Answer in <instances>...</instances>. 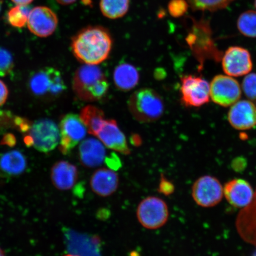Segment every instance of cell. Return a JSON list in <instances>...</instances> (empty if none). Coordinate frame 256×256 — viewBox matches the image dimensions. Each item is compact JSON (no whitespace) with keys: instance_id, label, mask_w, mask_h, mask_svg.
Instances as JSON below:
<instances>
[{"instance_id":"6da1fadb","label":"cell","mask_w":256,"mask_h":256,"mask_svg":"<svg viewBox=\"0 0 256 256\" xmlns=\"http://www.w3.org/2000/svg\"><path fill=\"white\" fill-rule=\"evenodd\" d=\"M113 47L110 32L104 27L94 26L83 28L72 38V50L80 62L98 66L107 60Z\"/></svg>"},{"instance_id":"7a4b0ae2","label":"cell","mask_w":256,"mask_h":256,"mask_svg":"<svg viewBox=\"0 0 256 256\" xmlns=\"http://www.w3.org/2000/svg\"><path fill=\"white\" fill-rule=\"evenodd\" d=\"M110 84L102 69L97 66L85 65L76 72L73 79V89L82 101L94 102L107 94Z\"/></svg>"},{"instance_id":"3957f363","label":"cell","mask_w":256,"mask_h":256,"mask_svg":"<svg viewBox=\"0 0 256 256\" xmlns=\"http://www.w3.org/2000/svg\"><path fill=\"white\" fill-rule=\"evenodd\" d=\"M128 107L133 116L142 122L158 120L164 111V104L161 96L149 88L136 92L131 96Z\"/></svg>"},{"instance_id":"277c9868","label":"cell","mask_w":256,"mask_h":256,"mask_svg":"<svg viewBox=\"0 0 256 256\" xmlns=\"http://www.w3.org/2000/svg\"><path fill=\"white\" fill-rule=\"evenodd\" d=\"M25 136L24 142L38 152L48 153L55 150L60 142V131L55 122L42 120L31 124Z\"/></svg>"},{"instance_id":"5b68a950","label":"cell","mask_w":256,"mask_h":256,"mask_svg":"<svg viewBox=\"0 0 256 256\" xmlns=\"http://www.w3.org/2000/svg\"><path fill=\"white\" fill-rule=\"evenodd\" d=\"M28 86L32 94L40 98H57L66 90L62 73L51 67L34 73Z\"/></svg>"},{"instance_id":"8992f818","label":"cell","mask_w":256,"mask_h":256,"mask_svg":"<svg viewBox=\"0 0 256 256\" xmlns=\"http://www.w3.org/2000/svg\"><path fill=\"white\" fill-rule=\"evenodd\" d=\"M137 216L144 228L149 230L160 228L168 220V204L159 198H147L138 208Z\"/></svg>"},{"instance_id":"52a82bcc","label":"cell","mask_w":256,"mask_h":256,"mask_svg":"<svg viewBox=\"0 0 256 256\" xmlns=\"http://www.w3.org/2000/svg\"><path fill=\"white\" fill-rule=\"evenodd\" d=\"M60 151L68 155L78 144L84 140L87 128L78 114H68L62 118L60 126Z\"/></svg>"},{"instance_id":"ba28073f","label":"cell","mask_w":256,"mask_h":256,"mask_svg":"<svg viewBox=\"0 0 256 256\" xmlns=\"http://www.w3.org/2000/svg\"><path fill=\"white\" fill-rule=\"evenodd\" d=\"M192 197L202 208L215 207L223 200L224 186L218 179L213 176H202L192 187Z\"/></svg>"},{"instance_id":"9c48e42d","label":"cell","mask_w":256,"mask_h":256,"mask_svg":"<svg viewBox=\"0 0 256 256\" xmlns=\"http://www.w3.org/2000/svg\"><path fill=\"white\" fill-rule=\"evenodd\" d=\"M182 102L186 106L199 108L210 102V84L206 80L194 76L182 78Z\"/></svg>"},{"instance_id":"30bf717a","label":"cell","mask_w":256,"mask_h":256,"mask_svg":"<svg viewBox=\"0 0 256 256\" xmlns=\"http://www.w3.org/2000/svg\"><path fill=\"white\" fill-rule=\"evenodd\" d=\"M210 96L214 103L222 107L231 106L241 98V87L232 76H217L210 84Z\"/></svg>"},{"instance_id":"8fae6325","label":"cell","mask_w":256,"mask_h":256,"mask_svg":"<svg viewBox=\"0 0 256 256\" xmlns=\"http://www.w3.org/2000/svg\"><path fill=\"white\" fill-rule=\"evenodd\" d=\"M64 239L70 254L76 256H101V242L98 236L82 234L66 229Z\"/></svg>"},{"instance_id":"7c38bea8","label":"cell","mask_w":256,"mask_h":256,"mask_svg":"<svg viewBox=\"0 0 256 256\" xmlns=\"http://www.w3.org/2000/svg\"><path fill=\"white\" fill-rule=\"evenodd\" d=\"M222 67L226 74L232 78L248 75L252 69L251 54L245 48L230 47L224 55Z\"/></svg>"},{"instance_id":"4fadbf2b","label":"cell","mask_w":256,"mask_h":256,"mask_svg":"<svg viewBox=\"0 0 256 256\" xmlns=\"http://www.w3.org/2000/svg\"><path fill=\"white\" fill-rule=\"evenodd\" d=\"M58 18L52 10L37 7L30 11L28 26L31 33L40 38H47L56 32Z\"/></svg>"},{"instance_id":"5bb4252c","label":"cell","mask_w":256,"mask_h":256,"mask_svg":"<svg viewBox=\"0 0 256 256\" xmlns=\"http://www.w3.org/2000/svg\"><path fill=\"white\" fill-rule=\"evenodd\" d=\"M255 190L247 180L234 178L224 186V196L233 207L242 210L254 199Z\"/></svg>"},{"instance_id":"9a60e30c","label":"cell","mask_w":256,"mask_h":256,"mask_svg":"<svg viewBox=\"0 0 256 256\" xmlns=\"http://www.w3.org/2000/svg\"><path fill=\"white\" fill-rule=\"evenodd\" d=\"M96 137L108 148L123 155L127 156L130 154L126 138L116 120H105Z\"/></svg>"},{"instance_id":"2e32d148","label":"cell","mask_w":256,"mask_h":256,"mask_svg":"<svg viewBox=\"0 0 256 256\" xmlns=\"http://www.w3.org/2000/svg\"><path fill=\"white\" fill-rule=\"evenodd\" d=\"M236 228L240 238L256 248V188L251 203L236 216Z\"/></svg>"},{"instance_id":"e0dca14e","label":"cell","mask_w":256,"mask_h":256,"mask_svg":"<svg viewBox=\"0 0 256 256\" xmlns=\"http://www.w3.org/2000/svg\"><path fill=\"white\" fill-rule=\"evenodd\" d=\"M228 121L236 130H246L256 126V106L248 100L236 102L228 113Z\"/></svg>"},{"instance_id":"ac0fdd59","label":"cell","mask_w":256,"mask_h":256,"mask_svg":"<svg viewBox=\"0 0 256 256\" xmlns=\"http://www.w3.org/2000/svg\"><path fill=\"white\" fill-rule=\"evenodd\" d=\"M79 156L85 167L96 168L103 164L106 158V150L100 140L88 138L80 145Z\"/></svg>"},{"instance_id":"d6986e66","label":"cell","mask_w":256,"mask_h":256,"mask_svg":"<svg viewBox=\"0 0 256 256\" xmlns=\"http://www.w3.org/2000/svg\"><path fill=\"white\" fill-rule=\"evenodd\" d=\"M119 183L120 179L116 172L110 169L102 168L92 175L90 186L96 194L108 197L117 190Z\"/></svg>"},{"instance_id":"ffe728a7","label":"cell","mask_w":256,"mask_h":256,"mask_svg":"<svg viewBox=\"0 0 256 256\" xmlns=\"http://www.w3.org/2000/svg\"><path fill=\"white\" fill-rule=\"evenodd\" d=\"M78 177V168L67 162H56L51 171L52 183L60 190H71L76 184Z\"/></svg>"},{"instance_id":"44dd1931","label":"cell","mask_w":256,"mask_h":256,"mask_svg":"<svg viewBox=\"0 0 256 256\" xmlns=\"http://www.w3.org/2000/svg\"><path fill=\"white\" fill-rule=\"evenodd\" d=\"M27 166V159L20 152H8L0 156V172L8 177L23 174Z\"/></svg>"},{"instance_id":"7402d4cb","label":"cell","mask_w":256,"mask_h":256,"mask_svg":"<svg viewBox=\"0 0 256 256\" xmlns=\"http://www.w3.org/2000/svg\"><path fill=\"white\" fill-rule=\"evenodd\" d=\"M114 78L118 89L123 92H129L138 84L140 74L135 66L124 63L115 69Z\"/></svg>"},{"instance_id":"603a6c76","label":"cell","mask_w":256,"mask_h":256,"mask_svg":"<svg viewBox=\"0 0 256 256\" xmlns=\"http://www.w3.org/2000/svg\"><path fill=\"white\" fill-rule=\"evenodd\" d=\"M80 118L87 128L88 133L96 136L105 121L104 112L94 106H88L83 108Z\"/></svg>"},{"instance_id":"cb8c5ba5","label":"cell","mask_w":256,"mask_h":256,"mask_svg":"<svg viewBox=\"0 0 256 256\" xmlns=\"http://www.w3.org/2000/svg\"><path fill=\"white\" fill-rule=\"evenodd\" d=\"M130 0H100L102 14L108 19L116 20L126 16L129 11Z\"/></svg>"},{"instance_id":"d4e9b609","label":"cell","mask_w":256,"mask_h":256,"mask_svg":"<svg viewBox=\"0 0 256 256\" xmlns=\"http://www.w3.org/2000/svg\"><path fill=\"white\" fill-rule=\"evenodd\" d=\"M194 11L216 12L226 9L236 0H187Z\"/></svg>"},{"instance_id":"484cf974","label":"cell","mask_w":256,"mask_h":256,"mask_svg":"<svg viewBox=\"0 0 256 256\" xmlns=\"http://www.w3.org/2000/svg\"><path fill=\"white\" fill-rule=\"evenodd\" d=\"M238 28L244 36L256 38V11L249 10L240 15Z\"/></svg>"},{"instance_id":"4316f807","label":"cell","mask_w":256,"mask_h":256,"mask_svg":"<svg viewBox=\"0 0 256 256\" xmlns=\"http://www.w3.org/2000/svg\"><path fill=\"white\" fill-rule=\"evenodd\" d=\"M30 9L28 6H17L8 12V20L12 27L22 28L28 24Z\"/></svg>"},{"instance_id":"83f0119b","label":"cell","mask_w":256,"mask_h":256,"mask_svg":"<svg viewBox=\"0 0 256 256\" xmlns=\"http://www.w3.org/2000/svg\"><path fill=\"white\" fill-rule=\"evenodd\" d=\"M14 68V59L8 50L0 48V76L11 74Z\"/></svg>"},{"instance_id":"f1b7e54d","label":"cell","mask_w":256,"mask_h":256,"mask_svg":"<svg viewBox=\"0 0 256 256\" xmlns=\"http://www.w3.org/2000/svg\"><path fill=\"white\" fill-rule=\"evenodd\" d=\"M188 7L186 0H171L168 6V12L172 17L179 18L186 14Z\"/></svg>"},{"instance_id":"f546056e","label":"cell","mask_w":256,"mask_h":256,"mask_svg":"<svg viewBox=\"0 0 256 256\" xmlns=\"http://www.w3.org/2000/svg\"><path fill=\"white\" fill-rule=\"evenodd\" d=\"M242 90L250 100H256V74H248L242 82Z\"/></svg>"},{"instance_id":"4dcf8cb0","label":"cell","mask_w":256,"mask_h":256,"mask_svg":"<svg viewBox=\"0 0 256 256\" xmlns=\"http://www.w3.org/2000/svg\"><path fill=\"white\" fill-rule=\"evenodd\" d=\"M8 97V90L7 86L0 80V107L7 101Z\"/></svg>"},{"instance_id":"1f68e13d","label":"cell","mask_w":256,"mask_h":256,"mask_svg":"<svg viewBox=\"0 0 256 256\" xmlns=\"http://www.w3.org/2000/svg\"><path fill=\"white\" fill-rule=\"evenodd\" d=\"M160 190H162V192L166 194H170L174 192V187L170 182L162 181L161 186H160Z\"/></svg>"},{"instance_id":"d6a6232c","label":"cell","mask_w":256,"mask_h":256,"mask_svg":"<svg viewBox=\"0 0 256 256\" xmlns=\"http://www.w3.org/2000/svg\"><path fill=\"white\" fill-rule=\"evenodd\" d=\"M232 167L236 172H242L246 168V162L242 159L236 158V161H234Z\"/></svg>"},{"instance_id":"836d02e7","label":"cell","mask_w":256,"mask_h":256,"mask_svg":"<svg viewBox=\"0 0 256 256\" xmlns=\"http://www.w3.org/2000/svg\"><path fill=\"white\" fill-rule=\"evenodd\" d=\"M17 6H28L31 4L34 0H12Z\"/></svg>"},{"instance_id":"e575fe53","label":"cell","mask_w":256,"mask_h":256,"mask_svg":"<svg viewBox=\"0 0 256 256\" xmlns=\"http://www.w3.org/2000/svg\"><path fill=\"white\" fill-rule=\"evenodd\" d=\"M59 4L63 6H69L74 4L78 0H56Z\"/></svg>"},{"instance_id":"d590c367","label":"cell","mask_w":256,"mask_h":256,"mask_svg":"<svg viewBox=\"0 0 256 256\" xmlns=\"http://www.w3.org/2000/svg\"><path fill=\"white\" fill-rule=\"evenodd\" d=\"M0 256H6L4 251L0 248Z\"/></svg>"},{"instance_id":"8d00e7d4","label":"cell","mask_w":256,"mask_h":256,"mask_svg":"<svg viewBox=\"0 0 256 256\" xmlns=\"http://www.w3.org/2000/svg\"><path fill=\"white\" fill-rule=\"evenodd\" d=\"M2 0H0V12H2Z\"/></svg>"},{"instance_id":"74e56055","label":"cell","mask_w":256,"mask_h":256,"mask_svg":"<svg viewBox=\"0 0 256 256\" xmlns=\"http://www.w3.org/2000/svg\"><path fill=\"white\" fill-rule=\"evenodd\" d=\"M254 6H255V8L256 9V0H255V1H254Z\"/></svg>"},{"instance_id":"f35d334b","label":"cell","mask_w":256,"mask_h":256,"mask_svg":"<svg viewBox=\"0 0 256 256\" xmlns=\"http://www.w3.org/2000/svg\"><path fill=\"white\" fill-rule=\"evenodd\" d=\"M74 256V255H72V254H69V255H67V256Z\"/></svg>"},{"instance_id":"ab89813d","label":"cell","mask_w":256,"mask_h":256,"mask_svg":"<svg viewBox=\"0 0 256 256\" xmlns=\"http://www.w3.org/2000/svg\"><path fill=\"white\" fill-rule=\"evenodd\" d=\"M252 256H256V252H255L254 254H252Z\"/></svg>"}]
</instances>
